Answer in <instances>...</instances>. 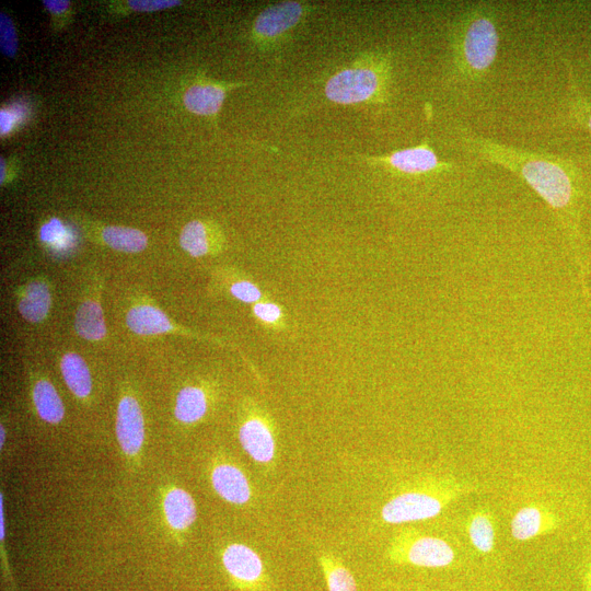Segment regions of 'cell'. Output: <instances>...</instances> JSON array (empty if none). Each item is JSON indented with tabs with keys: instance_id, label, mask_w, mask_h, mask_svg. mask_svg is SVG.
Listing matches in <instances>:
<instances>
[{
	"instance_id": "cell-19",
	"label": "cell",
	"mask_w": 591,
	"mask_h": 591,
	"mask_svg": "<svg viewBox=\"0 0 591 591\" xmlns=\"http://www.w3.org/2000/svg\"><path fill=\"white\" fill-rule=\"evenodd\" d=\"M61 369L69 390L80 399L87 398L92 389V380L84 358L76 353H67L62 358Z\"/></svg>"
},
{
	"instance_id": "cell-22",
	"label": "cell",
	"mask_w": 591,
	"mask_h": 591,
	"mask_svg": "<svg viewBox=\"0 0 591 591\" xmlns=\"http://www.w3.org/2000/svg\"><path fill=\"white\" fill-rule=\"evenodd\" d=\"M103 241L117 251L136 253L147 248V236L141 230L127 227L110 226L102 231Z\"/></svg>"
},
{
	"instance_id": "cell-31",
	"label": "cell",
	"mask_w": 591,
	"mask_h": 591,
	"mask_svg": "<svg viewBox=\"0 0 591 591\" xmlns=\"http://www.w3.org/2000/svg\"><path fill=\"white\" fill-rule=\"evenodd\" d=\"M43 4L51 13L62 14L68 9L71 3L68 0H44Z\"/></svg>"
},
{
	"instance_id": "cell-35",
	"label": "cell",
	"mask_w": 591,
	"mask_h": 591,
	"mask_svg": "<svg viewBox=\"0 0 591 591\" xmlns=\"http://www.w3.org/2000/svg\"><path fill=\"white\" fill-rule=\"evenodd\" d=\"M2 164H0V166H2V177H0V181H2V183L4 182V175H5V171H6V167H5V161L2 158Z\"/></svg>"
},
{
	"instance_id": "cell-21",
	"label": "cell",
	"mask_w": 591,
	"mask_h": 591,
	"mask_svg": "<svg viewBox=\"0 0 591 591\" xmlns=\"http://www.w3.org/2000/svg\"><path fill=\"white\" fill-rule=\"evenodd\" d=\"M208 409L205 392L197 387L182 389L177 398L176 416L185 424H193L203 419Z\"/></svg>"
},
{
	"instance_id": "cell-6",
	"label": "cell",
	"mask_w": 591,
	"mask_h": 591,
	"mask_svg": "<svg viewBox=\"0 0 591 591\" xmlns=\"http://www.w3.org/2000/svg\"><path fill=\"white\" fill-rule=\"evenodd\" d=\"M227 573L245 591H270L271 579L266 574L261 556L245 544L234 543L223 553Z\"/></svg>"
},
{
	"instance_id": "cell-26",
	"label": "cell",
	"mask_w": 591,
	"mask_h": 591,
	"mask_svg": "<svg viewBox=\"0 0 591 591\" xmlns=\"http://www.w3.org/2000/svg\"><path fill=\"white\" fill-rule=\"evenodd\" d=\"M40 239L56 251L71 249L75 241L74 235L59 218H52L49 223L42 226Z\"/></svg>"
},
{
	"instance_id": "cell-24",
	"label": "cell",
	"mask_w": 591,
	"mask_h": 591,
	"mask_svg": "<svg viewBox=\"0 0 591 591\" xmlns=\"http://www.w3.org/2000/svg\"><path fill=\"white\" fill-rule=\"evenodd\" d=\"M567 71H569L567 78H569L570 117L578 126L591 133V102L579 87L572 67H567Z\"/></svg>"
},
{
	"instance_id": "cell-4",
	"label": "cell",
	"mask_w": 591,
	"mask_h": 591,
	"mask_svg": "<svg viewBox=\"0 0 591 591\" xmlns=\"http://www.w3.org/2000/svg\"><path fill=\"white\" fill-rule=\"evenodd\" d=\"M390 74L389 62L373 59L362 65L343 69L327 83V98L339 104L384 100Z\"/></svg>"
},
{
	"instance_id": "cell-15",
	"label": "cell",
	"mask_w": 591,
	"mask_h": 591,
	"mask_svg": "<svg viewBox=\"0 0 591 591\" xmlns=\"http://www.w3.org/2000/svg\"><path fill=\"white\" fill-rule=\"evenodd\" d=\"M226 98L224 88L216 85H195L184 95V104L197 115H215L222 108Z\"/></svg>"
},
{
	"instance_id": "cell-23",
	"label": "cell",
	"mask_w": 591,
	"mask_h": 591,
	"mask_svg": "<svg viewBox=\"0 0 591 591\" xmlns=\"http://www.w3.org/2000/svg\"><path fill=\"white\" fill-rule=\"evenodd\" d=\"M468 535L473 547L481 553H491L495 546L494 520L489 512H475L469 519Z\"/></svg>"
},
{
	"instance_id": "cell-2",
	"label": "cell",
	"mask_w": 591,
	"mask_h": 591,
	"mask_svg": "<svg viewBox=\"0 0 591 591\" xmlns=\"http://www.w3.org/2000/svg\"><path fill=\"white\" fill-rule=\"evenodd\" d=\"M490 9L475 7L457 23L454 33L455 66L469 79L488 74L497 59L500 33Z\"/></svg>"
},
{
	"instance_id": "cell-16",
	"label": "cell",
	"mask_w": 591,
	"mask_h": 591,
	"mask_svg": "<svg viewBox=\"0 0 591 591\" xmlns=\"http://www.w3.org/2000/svg\"><path fill=\"white\" fill-rule=\"evenodd\" d=\"M169 525L176 530L190 528L196 520V506L191 495L183 490L169 492L164 503Z\"/></svg>"
},
{
	"instance_id": "cell-5",
	"label": "cell",
	"mask_w": 591,
	"mask_h": 591,
	"mask_svg": "<svg viewBox=\"0 0 591 591\" xmlns=\"http://www.w3.org/2000/svg\"><path fill=\"white\" fill-rule=\"evenodd\" d=\"M387 558L397 565L443 569L454 564L456 552L446 540L422 536L416 530L407 528L392 539Z\"/></svg>"
},
{
	"instance_id": "cell-8",
	"label": "cell",
	"mask_w": 591,
	"mask_h": 591,
	"mask_svg": "<svg viewBox=\"0 0 591 591\" xmlns=\"http://www.w3.org/2000/svg\"><path fill=\"white\" fill-rule=\"evenodd\" d=\"M364 159L370 164L387 166L405 175H425V173L444 170L448 167L439 160L427 139L419 146L398 150L390 156Z\"/></svg>"
},
{
	"instance_id": "cell-7",
	"label": "cell",
	"mask_w": 591,
	"mask_h": 591,
	"mask_svg": "<svg viewBox=\"0 0 591 591\" xmlns=\"http://www.w3.org/2000/svg\"><path fill=\"white\" fill-rule=\"evenodd\" d=\"M239 439L246 453L259 465L271 467L277 455L275 430L266 417L252 416L239 428Z\"/></svg>"
},
{
	"instance_id": "cell-25",
	"label": "cell",
	"mask_w": 591,
	"mask_h": 591,
	"mask_svg": "<svg viewBox=\"0 0 591 591\" xmlns=\"http://www.w3.org/2000/svg\"><path fill=\"white\" fill-rule=\"evenodd\" d=\"M180 245L193 258H201L210 251L206 227L199 220H193L182 230Z\"/></svg>"
},
{
	"instance_id": "cell-33",
	"label": "cell",
	"mask_w": 591,
	"mask_h": 591,
	"mask_svg": "<svg viewBox=\"0 0 591 591\" xmlns=\"http://www.w3.org/2000/svg\"><path fill=\"white\" fill-rule=\"evenodd\" d=\"M584 585L586 591H591V558L585 564Z\"/></svg>"
},
{
	"instance_id": "cell-11",
	"label": "cell",
	"mask_w": 591,
	"mask_h": 591,
	"mask_svg": "<svg viewBox=\"0 0 591 591\" xmlns=\"http://www.w3.org/2000/svg\"><path fill=\"white\" fill-rule=\"evenodd\" d=\"M560 526V519L547 507L525 506L512 520V535L518 541H528L546 535Z\"/></svg>"
},
{
	"instance_id": "cell-29",
	"label": "cell",
	"mask_w": 591,
	"mask_h": 591,
	"mask_svg": "<svg viewBox=\"0 0 591 591\" xmlns=\"http://www.w3.org/2000/svg\"><path fill=\"white\" fill-rule=\"evenodd\" d=\"M181 5L179 0H131L129 6L136 11H146V13H152V11L164 10L171 7Z\"/></svg>"
},
{
	"instance_id": "cell-34",
	"label": "cell",
	"mask_w": 591,
	"mask_h": 591,
	"mask_svg": "<svg viewBox=\"0 0 591 591\" xmlns=\"http://www.w3.org/2000/svg\"><path fill=\"white\" fill-rule=\"evenodd\" d=\"M6 439V432L4 426L0 427V445L4 446Z\"/></svg>"
},
{
	"instance_id": "cell-14",
	"label": "cell",
	"mask_w": 591,
	"mask_h": 591,
	"mask_svg": "<svg viewBox=\"0 0 591 591\" xmlns=\"http://www.w3.org/2000/svg\"><path fill=\"white\" fill-rule=\"evenodd\" d=\"M52 305L50 287L43 281H33L19 300V312L23 319L38 323L48 317Z\"/></svg>"
},
{
	"instance_id": "cell-1",
	"label": "cell",
	"mask_w": 591,
	"mask_h": 591,
	"mask_svg": "<svg viewBox=\"0 0 591 591\" xmlns=\"http://www.w3.org/2000/svg\"><path fill=\"white\" fill-rule=\"evenodd\" d=\"M469 152L491 164L516 173L554 210L572 213L578 193V171L560 157L504 146L479 135L462 132Z\"/></svg>"
},
{
	"instance_id": "cell-18",
	"label": "cell",
	"mask_w": 591,
	"mask_h": 591,
	"mask_svg": "<svg viewBox=\"0 0 591 591\" xmlns=\"http://www.w3.org/2000/svg\"><path fill=\"white\" fill-rule=\"evenodd\" d=\"M317 558L329 591H358L355 577L338 556L320 550Z\"/></svg>"
},
{
	"instance_id": "cell-10",
	"label": "cell",
	"mask_w": 591,
	"mask_h": 591,
	"mask_svg": "<svg viewBox=\"0 0 591 591\" xmlns=\"http://www.w3.org/2000/svg\"><path fill=\"white\" fill-rule=\"evenodd\" d=\"M305 8L297 2H286L262 11L254 23V32L262 39H275L296 27Z\"/></svg>"
},
{
	"instance_id": "cell-28",
	"label": "cell",
	"mask_w": 591,
	"mask_h": 591,
	"mask_svg": "<svg viewBox=\"0 0 591 591\" xmlns=\"http://www.w3.org/2000/svg\"><path fill=\"white\" fill-rule=\"evenodd\" d=\"M230 292L234 297L246 304L258 303L262 297L260 289L256 285L247 281L235 283L231 286Z\"/></svg>"
},
{
	"instance_id": "cell-20",
	"label": "cell",
	"mask_w": 591,
	"mask_h": 591,
	"mask_svg": "<svg viewBox=\"0 0 591 591\" xmlns=\"http://www.w3.org/2000/svg\"><path fill=\"white\" fill-rule=\"evenodd\" d=\"M33 401L38 414L45 422L57 424L64 419V404L51 382L41 380L34 386Z\"/></svg>"
},
{
	"instance_id": "cell-9",
	"label": "cell",
	"mask_w": 591,
	"mask_h": 591,
	"mask_svg": "<svg viewBox=\"0 0 591 591\" xmlns=\"http://www.w3.org/2000/svg\"><path fill=\"white\" fill-rule=\"evenodd\" d=\"M117 433L126 455L135 456L141 451L145 440L144 416L133 397H124L119 404Z\"/></svg>"
},
{
	"instance_id": "cell-30",
	"label": "cell",
	"mask_w": 591,
	"mask_h": 591,
	"mask_svg": "<svg viewBox=\"0 0 591 591\" xmlns=\"http://www.w3.org/2000/svg\"><path fill=\"white\" fill-rule=\"evenodd\" d=\"M254 315L265 323H276L282 318V309L275 304L262 303L253 308Z\"/></svg>"
},
{
	"instance_id": "cell-17",
	"label": "cell",
	"mask_w": 591,
	"mask_h": 591,
	"mask_svg": "<svg viewBox=\"0 0 591 591\" xmlns=\"http://www.w3.org/2000/svg\"><path fill=\"white\" fill-rule=\"evenodd\" d=\"M75 330L87 341H101L107 334L106 321L100 304L94 300H86L76 312Z\"/></svg>"
},
{
	"instance_id": "cell-27",
	"label": "cell",
	"mask_w": 591,
	"mask_h": 591,
	"mask_svg": "<svg viewBox=\"0 0 591 591\" xmlns=\"http://www.w3.org/2000/svg\"><path fill=\"white\" fill-rule=\"evenodd\" d=\"M0 49L7 57H15L18 50V38L13 21L6 15H0Z\"/></svg>"
},
{
	"instance_id": "cell-32",
	"label": "cell",
	"mask_w": 591,
	"mask_h": 591,
	"mask_svg": "<svg viewBox=\"0 0 591 591\" xmlns=\"http://www.w3.org/2000/svg\"><path fill=\"white\" fill-rule=\"evenodd\" d=\"M14 121L15 118L13 114L6 110L0 111V133H2V135L9 133L10 130L13 129Z\"/></svg>"
},
{
	"instance_id": "cell-3",
	"label": "cell",
	"mask_w": 591,
	"mask_h": 591,
	"mask_svg": "<svg viewBox=\"0 0 591 591\" xmlns=\"http://www.w3.org/2000/svg\"><path fill=\"white\" fill-rule=\"evenodd\" d=\"M465 485L454 479H436L407 492L393 496L382 507L381 518L386 524L401 525L432 519L466 493Z\"/></svg>"
},
{
	"instance_id": "cell-13",
	"label": "cell",
	"mask_w": 591,
	"mask_h": 591,
	"mask_svg": "<svg viewBox=\"0 0 591 591\" xmlns=\"http://www.w3.org/2000/svg\"><path fill=\"white\" fill-rule=\"evenodd\" d=\"M126 324L131 331L139 335H156L180 331L164 312L149 305L133 307L127 312Z\"/></svg>"
},
{
	"instance_id": "cell-12",
	"label": "cell",
	"mask_w": 591,
	"mask_h": 591,
	"mask_svg": "<svg viewBox=\"0 0 591 591\" xmlns=\"http://www.w3.org/2000/svg\"><path fill=\"white\" fill-rule=\"evenodd\" d=\"M212 484L216 493L228 503L245 505L252 497V489L246 474L238 467L222 463L212 472Z\"/></svg>"
}]
</instances>
